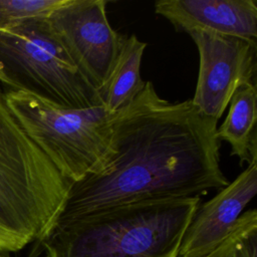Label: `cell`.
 Instances as JSON below:
<instances>
[{"label":"cell","instance_id":"8992f818","mask_svg":"<svg viewBox=\"0 0 257 257\" xmlns=\"http://www.w3.org/2000/svg\"><path fill=\"white\" fill-rule=\"evenodd\" d=\"M199 52V72L192 103L204 115L219 120L233 94L255 84L257 44L208 32L189 34Z\"/></svg>","mask_w":257,"mask_h":257},{"label":"cell","instance_id":"52a82bcc","mask_svg":"<svg viewBox=\"0 0 257 257\" xmlns=\"http://www.w3.org/2000/svg\"><path fill=\"white\" fill-rule=\"evenodd\" d=\"M106 0H66L47 21L64 49L97 89L115 60L119 36L106 16Z\"/></svg>","mask_w":257,"mask_h":257},{"label":"cell","instance_id":"7c38bea8","mask_svg":"<svg viewBox=\"0 0 257 257\" xmlns=\"http://www.w3.org/2000/svg\"><path fill=\"white\" fill-rule=\"evenodd\" d=\"M202 257H257V211L243 212L227 237Z\"/></svg>","mask_w":257,"mask_h":257},{"label":"cell","instance_id":"30bf717a","mask_svg":"<svg viewBox=\"0 0 257 257\" xmlns=\"http://www.w3.org/2000/svg\"><path fill=\"white\" fill-rule=\"evenodd\" d=\"M146 47L147 43L135 34L119 36L115 60L98 90L101 103L108 112H116L128 105L145 87L141 63Z\"/></svg>","mask_w":257,"mask_h":257},{"label":"cell","instance_id":"5bb4252c","mask_svg":"<svg viewBox=\"0 0 257 257\" xmlns=\"http://www.w3.org/2000/svg\"><path fill=\"white\" fill-rule=\"evenodd\" d=\"M0 83L5 87V88H12V83L9 80L7 74L5 73L4 68L0 64Z\"/></svg>","mask_w":257,"mask_h":257},{"label":"cell","instance_id":"7a4b0ae2","mask_svg":"<svg viewBox=\"0 0 257 257\" xmlns=\"http://www.w3.org/2000/svg\"><path fill=\"white\" fill-rule=\"evenodd\" d=\"M200 197L134 202L56 223L42 257H178Z\"/></svg>","mask_w":257,"mask_h":257},{"label":"cell","instance_id":"5b68a950","mask_svg":"<svg viewBox=\"0 0 257 257\" xmlns=\"http://www.w3.org/2000/svg\"><path fill=\"white\" fill-rule=\"evenodd\" d=\"M0 64L14 89L67 108L102 105L98 90L76 67L47 18L0 30Z\"/></svg>","mask_w":257,"mask_h":257},{"label":"cell","instance_id":"6da1fadb","mask_svg":"<svg viewBox=\"0 0 257 257\" xmlns=\"http://www.w3.org/2000/svg\"><path fill=\"white\" fill-rule=\"evenodd\" d=\"M217 123L191 99L171 102L146 81L139 95L113 114L107 162L70 184L56 223L118 205L223 189L229 181L220 166Z\"/></svg>","mask_w":257,"mask_h":257},{"label":"cell","instance_id":"9c48e42d","mask_svg":"<svg viewBox=\"0 0 257 257\" xmlns=\"http://www.w3.org/2000/svg\"><path fill=\"white\" fill-rule=\"evenodd\" d=\"M154 8L178 31L208 32L256 43L255 0H159Z\"/></svg>","mask_w":257,"mask_h":257},{"label":"cell","instance_id":"ba28073f","mask_svg":"<svg viewBox=\"0 0 257 257\" xmlns=\"http://www.w3.org/2000/svg\"><path fill=\"white\" fill-rule=\"evenodd\" d=\"M256 193L257 164L252 160L232 183L200 204L183 236L178 257H202L213 251L231 232Z\"/></svg>","mask_w":257,"mask_h":257},{"label":"cell","instance_id":"4fadbf2b","mask_svg":"<svg viewBox=\"0 0 257 257\" xmlns=\"http://www.w3.org/2000/svg\"><path fill=\"white\" fill-rule=\"evenodd\" d=\"M66 0H0V30L34 19H46Z\"/></svg>","mask_w":257,"mask_h":257},{"label":"cell","instance_id":"8fae6325","mask_svg":"<svg viewBox=\"0 0 257 257\" xmlns=\"http://www.w3.org/2000/svg\"><path fill=\"white\" fill-rule=\"evenodd\" d=\"M256 84L239 88L229 102V110L223 123L217 127L220 142L225 141L231 148V156L239 160L242 167L256 160V120H257Z\"/></svg>","mask_w":257,"mask_h":257},{"label":"cell","instance_id":"277c9868","mask_svg":"<svg viewBox=\"0 0 257 257\" xmlns=\"http://www.w3.org/2000/svg\"><path fill=\"white\" fill-rule=\"evenodd\" d=\"M5 94L23 131L70 184L105 165L114 112L103 105L62 107L24 89L5 88Z\"/></svg>","mask_w":257,"mask_h":257},{"label":"cell","instance_id":"9a60e30c","mask_svg":"<svg viewBox=\"0 0 257 257\" xmlns=\"http://www.w3.org/2000/svg\"><path fill=\"white\" fill-rule=\"evenodd\" d=\"M0 257H9V256L6 253H1L0 252Z\"/></svg>","mask_w":257,"mask_h":257},{"label":"cell","instance_id":"3957f363","mask_svg":"<svg viewBox=\"0 0 257 257\" xmlns=\"http://www.w3.org/2000/svg\"><path fill=\"white\" fill-rule=\"evenodd\" d=\"M69 187L23 131L0 83V252L43 240L63 210Z\"/></svg>","mask_w":257,"mask_h":257}]
</instances>
